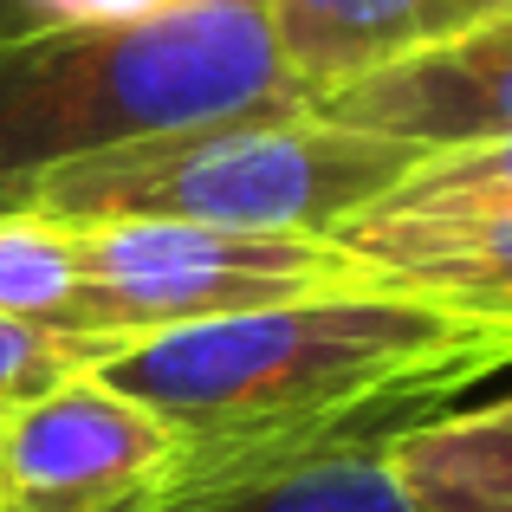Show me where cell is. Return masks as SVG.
<instances>
[{"mask_svg":"<svg viewBox=\"0 0 512 512\" xmlns=\"http://www.w3.org/2000/svg\"><path fill=\"white\" fill-rule=\"evenodd\" d=\"M500 201H512V143H480V150L422 156L396 182V195L376 201L370 214H461L500 208Z\"/></svg>","mask_w":512,"mask_h":512,"instance_id":"obj_13","label":"cell"},{"mask_svg":"<svg viewBox=\"0 0 512 512\" xmlns=\"http://www.w3.org/2000/svg\"><path fill=\"white\" fill-rule=\"evenodd\" d=\"M318 117L389 137L415 156L512 143V7L396 65L350 78L312 104Z\"/></svg>","mask_w":512,"mask_h":512,"instance_id":"obj_6","label":"cell"},{"mask_svg":"<svg viewBox=\"0 0 512 512\" xmlns=\"http://www.w3.org/2000/svg\"><path fill=\"white\" fill-rule=\"evenodd\" d=\"M506 7L512 0H266V20L279 65L305 91V104H318L350 78L441 46Z\"/></svg>","mask_w":512,"mask_h":512,"instance_id":"obj_9","label":"cell"},{"mask_svg":"<svg viewBox=\"0 0 512 512\" xmlns=\"http://www.w3.org/2000/svg\"><path fill=\"white\" fill-rule=\"evenodd\" d=\"M85 286V331L156 338L240 312L357 292V273L331 240L221 234L188 221H104L65 227Z\"/></svg>","mask_w":512,"mask_h":512,"instance_id":"obj_4","label":"cell"},{"mask_svg":"<svg viewBox=\"0 0 512 512\" xmlns=\"http://www.w3.org/2000/svg\"><path fill=\"white\" fill-rule=\"evenodd\" d=\"M389 467L415 512H512V396L396 428Z\"/></svg>","mask_w":512,"mask_h":512,"instance_id":"obj_10","label":"cell"},{"mask_svg":"<svg viewBox=\"0 0 512 512\" xmlns=\"http://www.w3.org/2000/svg\"><path fill=\"white\" fill-rule=\"evenodd\" d=\"M137 338H91V331H46V325H26V318L0 312V409H20V402L46 396V389L72 383V376L104 370L111 357Z\"/></svg>","mask_w":512,"mask_h":512,"instance_id":"obj_12","label":"cell"},{"mask_svg":"<svg viewBox=\"0 0 512 512\" xmlns=\"http://www.w3.org/2000/svg\"><path fill=\"white\" fill-rule=\"evenodd\" d=\"M402 422H350L182 474L150 512H415L389 467Z\"/></svg>","mask_w":512,"mask_h":512,"instance_id":"obj_8","label":"cell"},{"mask_svg":"<svg viewBox=\"0 0 512 512\" xmlns=\"http://www.w3.org/2000/svg\"><path fill=\"white\" fill-rule=\"evenodd\" d=\"M182 461V435L98 370L0 409V512H150Z\"/></svg>","mask_w":512,"mask_h":512,"instance_id":"obj_5","label":"cell"},{"mask_svg":"<svg viewBox=\"0 0 512 512\" xmlns=\"http://www.w3.org/2000/svg\"><path fill=\"white\" fill-rule=\"evenodd\" d=\"M422 156L318 111L227 117L124 150L20 175L13 201L52 227L104 221H188L221 234L331 240L396 195Z\"/></svg>","mask_w":512,"mask_h":512,"instance_id":"obj_3","label":"cell"},{"mask_svg":"<svg viewBox=\"0 0 512 512\" xmlns=\"http://www.w3.org/2000/svg\"><path fill=\"white\" fill-rule=\"evenodd\" d=\"M312 111L279 65L266 0H175L111 26L0 46V182L227 124Z\"/></svg>","mask_w":512,"mask_h":512,"instance_id":"obj_2","label":"cell"},{"mask_svg":"<svg viewBox=\"0 0 512 512\" xmlns=\"http://www.w3.org/2000/svg\"><path fill=\"white\" fill-rule=\"evenodd\" d=\"M512 363V338L428 299L331 292L137 338L104 383L182 435V474L350 422H428L441 396ZM175 474V480H182Z\"/></svg>","mask_w":512,"mask_h":512,"instance_id":"obj_1","label":"cell"},{"mask_svg":"<svg viewBox=\"0 0 512 512\" xmlns=\"http://www.w3.org/2000/svg\"><path fill=\"white\" fill-rule=\"evenodd\" d=\"M0 312L46 331H85V286H78L72 234L39 214L0 221ZM104 338V331H91Z\"/></svg>","mask_w":512,"mask_h":512,"instance_id":"obj_11","label":"cell"},{"mask_svg":"<svg viewBox=\"0 0 512 512\" xmlns=\"http://www.w3.org/2000/svg\"><path fill=\"white\" fill-rule=\"evenodd\" d=\"M331 247L350 260L357 292L428 299L512 338V201L461 214H363L331 234Z\"/></svg>","mask_w":512,"mask_h":512,"instance_id":"obj_7","label":"cell"},{"mask_svg":"<svg viewBox=\"0 0 512 512\" xmlns=\"http://www.w3.org/2000/svg\"><path fill=\"white\" fill-rule=\"evenodd\" d=\"M156 7H175V0H0V46L46 39V33H78V26L137 20V13H156Z\"/></svg>","mask_w":512,"mask_h":512,"instance_id":"obj_14","label":"cell"}]
</instances>
